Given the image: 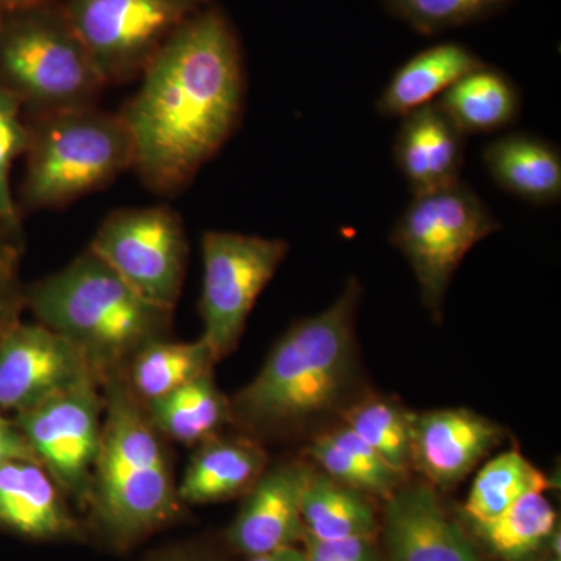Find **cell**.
<instances>
[{
    "label": "cell",
    "mask_w": 561,
    "mask_h": 561,
    "mask_svg": "<svg viewBox=\"0 0 561 561\" xmlns=\"http://www.w3.org/2000/svg\"><path fill=\"white\" fill-rule=\"evenodd\" d=\"M250 561H308V556L297 546H289V548L278 549V551L250 557Z\"/></svg>",
    "instance_id": "34"
},
{
    "label": "cell",
    "mask_w": 561,
    "mask_h": 561,
    "mask_svg": "<svg viewBox=\"0 0 561 561\" xmlns=\"http://www.w3.org/2000/svg\"><path fill=\"white\" fill-rule=\"evenodd\" d=\"M360 284L351 278L319 316L291 327L260 375L231 402V423L253 434L290 431L337 408L356 368Z\"/></svg>",
    "instance_id": "2"
},
{
    "label": "cell",
    "mask_w": 561,
    "mask_h": 561,
    "mask_svg": "<svg viewBox=\"0 0 561 561\" xmlns=\"http://www.w3.org/2000/svg\"><path fill=\"white\" fill-rule=\"evenodd\" d=\"M483 164L494 183L537 206L561 198V153L556 144L530 135L511 133L486 144Z\"/></svg>",
    "instance_id": "18"
},
{
    "label": "cell",
    "mask_w": 561,
    "mask_h": 561,
    "mask_svg": "<svg viewBox=\"0 0 561 561\" xmlns=\"http://www.w3.org/2000/svg\"><path fill=\"white\" fill-rule=\"evenodd\" d=\"M511 0H382L391 16L421 35H437L493 16Z\"/></svg>",
    "instance_id": "29"
},
{
    "label": "cell",
    "mask_w": 561,
    "mask_h": 561,
    "mask_svg": "<svg viewBox=\"0 0 561 561\" xmlns=\"http://www.w3.org/2000/svg\"><path fill=\"white\" fill-rule=\"evenodd\" d=\"M62 491L38 461L16 460L0 467V526L25 537L58 538L76 529Z\"/></svg>",
    "instance_id": "17"
},
{
    "label": "cell",
    "mask_w": 561,
    "mask_h": 561,
    "mask_svg": "<svg viewBox=\"0 0 561 561\" xmlns=\"http://www.w3.org/2000/svg\"><path fill=\"white\" fill-rule=\"evenodd\" d=\"M367 496L312 470L301 497L306 535L324 541L375 537L378 519Z\"/></svg>",
    "instance_id": "23"
},
{
    "label": "cell",
    "mask_w": 561,
    "mask_h": 561,
    "mask_svg": "<svg viewBox=\"0 0 561 561\" xmlns=\"http://www.w3.org/2000/svg\"><path fill=\"white\" fill-rule=\"evenodd\" d=\"M25 302L83 353L102 383L144 346L168 339L175 311L144 298L90 249L33 284Z\"/></svg>",
    "instance_id": "3"
},
{
    "label": "cell",
    "mask_w": 561,
    "mask_h": 561,
    "mask_svg": "<svg viewBox=\"0 0 561 561\" xmlns=\"http://www.w3.org/2000/svg\"><path fill=\"white\" fill-rule=\"evenodd\" d=\"M216 364L213 351L202 339L197 342L160 339L135 354L128 364L127 379L139 400L149 402L210 375Z\"/></svg>",
    "instance_id": "25"
},
{
    "label": "cell",
    "mask_w": 561,
    "mask_h": 561,
    "mask_svg": "<svg viewBox=\"0 0 561 561\" xmlns=\"http://www.w3.org/2000/svg\"><path fill=\"white\" fill-rule=\"evenodd\" d=\"M504 435L496 423L468 409L411 412V467L432 485L449 489L500 446Z\"/></svg>",
    "instance_id": "13"
},
{
    "label": "cell",
    "mask_w": 561,
    "mask_h": 561,
    "mask_svg": "<svg viewBox=\"0 0 561 561\" xmlns=\"http://www.w3.org/2000/svg\"><path fill=\"white\" fill-rule=\"evenodd\" d=\"M553 561H559V560H553Z\"/></svg>",
    "instance_id": "39"
},
{
    "label": "cell",
    "mask_w": 561,
    "mask_h": 561,
    "mask_svg": "<svg viewBox=\"0 0 561 561\" xmlns=\"http://www.w3.org/2000/svg\"><path fill=\"white\" fill-rule=\"evenodd\" d=\"M308 454L334 481L383 500H389L404 478L345 424L317 437Z\"/></svg>",
    "instance_id": "24"
},
{
    "label": "cell",
    "mask_w": 561,
    "mask_h": 561,
    "mask_svg": "<svg viewBox=\"0 0 561 561\" xmlns=\"http://www.w3.org/2000/svg\"><path fill=\"white\" fill-rule=\"evenodd\" d=\"M556 511L542 493H531L513 504L500 518L478 527L491 551L505 561L535 556L556 527Z\"/></svg>",
    "instance_id": "27"
},
{
    "label": "cell",
    "mask_w": 561,
    "mask_h": 561,
    "mask_svg": "<svg viewBox=\"0 0 561 561\" xmlns=\"http://www.w3.org/2000/svg\"><path fill=\"white\" fill-rule=\"evenodd\" d=\"M305 552L308 561H376L373 538L324 541L305 535Z\"/></svg>",
    "instance_id": "32"
},
{
    "label": "cell",
    "mask_w": 561,
    "mask_h": 561,
    "mask_svg": "<svg viewBox=\"0 0 561 561\" xmlns=\"http://www.w3.org/2000/svg\"><path fill=\"white\" fill-rule=\"evenodd\" d=\"M3 14H5V13H2V11H0V24H2Z\"/></svg>",
    "instance_id": "37"
},
{
    "label": "cell",
    "mask_w": 561,
    "mask_h": 561,
    "mask_svg": "<svg viewBox=\"0 0 561 561\" xmlns=\"http://www.w3.org/2000/svg\"><path fill=\"white\" fill-rule=\"evenodd\" d=\"M144 405L154 430L184 445L208 440L231 423V402L214 382L213 373Z\"/></svg>",
    "instance_id": "22"
},
{
    "label": "cell",
    "mask_w": 561,
    "mask_h": 561,
    "mask_svg": "<svg viewBox=\"0 0 561 561\" xmlns=\"http://www.w3.org/2000/svg\"><path fill=\"white\" fill-rule=\"evenodd\" d=\"M90 250L144 298L175 309L190 243L183 220L171 206L114 210L102 221Z\"/></svg>",
    "instance_id": "10"
},
{
    "label": "cell",
    "mask_w": 561,
    "mask_h": 561,
    "mask_svg": "<svg viewBox=\"0 0 561 561\" xmlns=\"http://www.w3.org/2000/svg\"><path fill=\"white\" fill-rule=\"evenodd\" d=\"M311 471L302 463H284L265 470L247 493L232 523L228 534L231 545L254 557L305 540L301 497Z\"/></svg>",
    "instance_id": "14"
},
{
    "label": "cell",
    "mask_w": 561,
    "mask_h": 561,
    "mask_svg": "<svg viewBox=\"0 0 561 561\" xmlns=\"http://www.w3.org/2000/svg\"><path fill=\"white\" fill-rule=\"evenodd\" d=\"M437 105L465 136L511 127L522 114V91L515 81L483 62L437 99Z\"/></svg>",
    "instance_id": "21"
},
{
    "label": "cell",
    "mask_w": 561,
    "mask_h": 561,
    "mask_svg": "<svg viewBox=\"0 0 561 561\" xmlns=\"http://www.w3.org/2000/svg\"><path fill=\"white\" fill-rule=\"evenodd\" d=\"M345 426L375 449L394 470L411 468V412L381 397H367L342 412Z\"/></svg>",
    "instance_id": "28"
},
{
    "label": "cell",
    "mask_w": 561,
    "mask_h": 561,
    "mask_svg": "<svg viewBox=\"0 0 561 561\" xmlns=\"http://www.w3.org/2000/svg\"><path fill=\"white\" fill-rule=\"evenodd\" d=\"M57 2V0H0V11L11 13V11L28 9V7L43 5V3Z\"/></svg>",
    "instance_id": "35"
},
{
    "label": "cell",
    "mask_w": 561,
    "mask_h": 561,
    "mask_svg": "<svg viewBox=\"0 0 561 561\" xmlns=\"http://www.w3.org/2000/svg\"><path fill=\"white\" fill-rule=\"evenodd\" d=\"M289 253L283 239L206 231L202 238V341L219 362L241 341L262 290Z\"/></svg>",
    "instance_id": "9"
},
{
    "label": "cell",
    "mask_w": 561,
    "mask_h": 561,
    "mask_svg": "<svg viewBox=\"0 0 561 561\" xmlns=\"http://www.w3.org/2000/svg\"><path fill=\"white\" fill-rule=\"evenodd\" d=\"M16 460L38 461L20 427L0 413V467Z\"/></svg>",
    "instance_id": "33"
},
{
    "label": "cell",
    "mask_w": 561,
    "mask_h": 561,
    "mask_svg": "<svg viewBox=\"0 0 561 561\" xmlns=\"http://www.w3.org/2000/svg\"><path fill=\"white\" fill-rule=\"evenodd\" d=\"M102 387V440L88 502L111 538L130 542L179 513V486L161 434L124 371L108 376Z\"/></svg>",
    "instance_id": "4"
},
{
    "label": "cell",
    "mask_w": 561,
    "mask_h": 561,
    "mask_svg": "<svg viewBox=\"0 0 561 561\" xmlns=\"http://www.w3.org/2000/svg\"><path fill=\"white\" fill-rule=\"evenodd\" d=\"M548 486L545 472L512 449L483 465L472 482L465 513L476 526H482L500 518L527 494L545 493Z\"/></svg>",
    "instance_id": "26"
},
{
    "label": "cell",
    "mask_w": 561,
    "mask_h": 561,
    "mask_svg": "<svg viewBox=\"0 0 561 561\" xmlns=\"http://www.w3.org/2000/svg\"><path fill=\"white\" fill-rule=\"evenodd\" d=\"M91 376L83 353L44 324H14L0 341V409L27 411Z\"/></svg>",
    "instance_id": "12"
},
{
    "label": "cell",
    "mask_w": 561,
    "mask_h": 561,
    "mask_svg": "<svg viewBox=\"0 0 561 561\" xmlns=\"http://www.w3.org/2000/svg\"><path fill=\"white\" fill-rule=\"evenodd\" d=\"M465 139L467 136L437 102L427 103L402 117L393 157L413 195L430 194L459 183Z\"/></svg>",
    "instance_id": "16"
},
{
    "label": "cell",
    "mask_w": 561,
    "mask_h": 561,
    "mask_svg": "<svg viewBox=\"0 0 561 561\" xmlns=\"http://www.w3.org/2000/svg\"><path fill=\"white\" fill-rule=\"evenodd\" d=\"M98 378L76 386L20 412L16 426L41 467L62 493L88 502L92 472L102 440L103 394Z\"/></svg>",
    "instance_id": "11"
},
{
    "label": "cell",
    "mask_w": 561,
    "mask_h": 561,
    "mask_svg": "<svg viewBox=\"0 0 561 561\" xmlns=\"http://www.w3.org/2000/svg\"><path fill=\"white\" fill-rule=\"evenodd\" d=\"M164 561H214L197 552H173L162 557Z\"/></svg>",
    "instance_id": "36"
},
{
    "label": "cell",
    "mask_w": 561,
    "mask_h": 561,
    "mask_svg": "<svg viewBox=\"0 0 561 561\" xmlns=\"http://www.w3.org/2000/svg\"><path fill=\"white\" fill-rule=\"evenodd\" d=\"M21 102L0 84V219L21 225L20 206L11 192V165L27 151L31 131Z\"/></svg>",
    "instance_id": "30"
},
{
    "label": "cell",
    "mask_w": 561,
    "mask_h": 561,
    "mask_svg": "<svg viewBox=\"0 0 561 561\" xmlns=\"http://www.w3.org/2000/svg\"><path fill=\"white\" fill-rule=\"evenodd\" d=\"M105 87L139 79L165 41L213 0H60Z\"/></svg>",
    "instance_id": "8"
},
{
    "label": "cell",
    "mask_w": 561,
    "mask_h": 561,
    "mask_svg": "<svg viewBox=\"0 0 561 561\" xmlns=\"http://www.w3.org/2000/svg\"><path fill=\"white\" fill-rule=\"evenodd\" d=\"M154 561H164V560H162V557H161V559H158V560H154Z\"/></svg>",
    "instance_id": "38"
},
{
    "label": "cell",
    "mask_w": 561,
    "mask_h": 561,
    "mask_svg": "<svg viewBox=\"0 0 561 561\" xmlns=\"http://www.w3.org/2000/svg\"><path fill=\"white\" fill-rule=\"evenodd\" d=\"M21 225L0 219V341L20 323L18 317L25 302L21 286Z\"/></svg>",
    "instance_id": "31"
},
{
    "label": "cell",
    "mask_w": 561,
    "mask_h": 561,
    "mask_svg": "<svg viewBox=\"0 0 561 561\" xmlns=\"http://www.w3.org/2000/svg\"><path fill=\"white\" fill-rule=\"evenodd\" d=\"M267 454L251 438H208L179 486L181 502L209 504L247 494L267 470Z\"/></svg>",
    "instance_id": "19"
},
{
    "label": "cell",
    "mask_w": 561,
    "mask_h": 561,
    "mask_svg": "<svg viewBox=\"0 0 561 561\" xmlns=\"http://www.w3.org/2000/svg\"><path fill=\"white\" fill-rule=\"evenodd\" d=\"M0 84L31 117L98 105L106 88L60 0L3 14Z\"/></svg>",
    "instance_id": "6"
},
{
    "label": "cell",
    "mask_w": 561,
    "mask_h": 561,
    "mask_svg": "<svg viewBox=\"0 0 561 561\" xmlns=\"http://www.w3.org/2000/svg\"><path fill=\"white\" fill-rule=\"evenodd\" d=\"M119 111L135 149L133 171L157 194H176L241 124L247 76L241 39L210 2L165 41Z\"/></svg>",
    "instance_id": "1"
},
{
    "label": "cell",
    "mask_w": 561,
    "mask_h": 561,
    "mask_svg": "<svg viewBox=\"0 0 561 561\" xmlns=\"http://www.w3.org/2000/svg\"><path fill=\"white\" fill-rule=\"evenodd\" d=\"M386 546L389 561H479L431 483L400 485L387 500Z\"/></svg>",
    "instance_id": "15"
},
{
    "label": "cell",
    "mask_w": 561,
    "mask_h": 561,
    "mask_svg": "<svg viewBox=\"0 0 561 561\" xmlns=\"http://www.w3.org/2000/svg\"><path fill=\"white\" fill-rule=\"evenodd\" d=\"M27 124L20 213L62 208L133 171V139L119 113L84 106L31 117Z\"/></svg>",
    "instance_id": "5"
},
{
    "label": "cell",
    "mask_w": 561,
    "mask_h": 561,
    "mask_svg": "<svg viewBox=\"0 0 561 561\" xmlns=\"http://www.w3.org/2000/svg\"><path fill=\"white\" fill-rule=\"evenodd\" d=\"M501 230L500 220L468 183L413 195L390 241L411 264L421 301L440 319L454 273L476 243Z\"/></svg>",
    "instance_id": "7"
},
{
    "label": "cell",
    "mask_w": 561,
    "mask_h": 561,
    "mask_svg": "<svg viewBox=\"0 0 561 561\" xmlns=\"http://www.w3.org/2000/svg\"><path fill=\"white\" fill-rule=\"evenodd\" d=\"M482 65L481 58L463 44L454 41L435 44L394 70L376 102V110L382 116L404 117L437 101L456 81Z\"/></svg>",
    "instance_id": "20"
}]
</instances>
